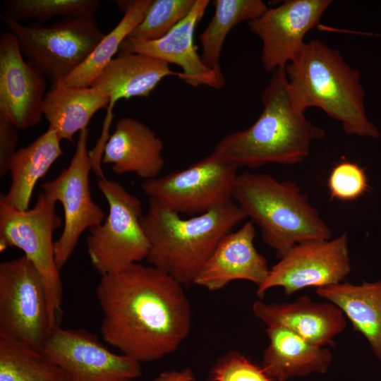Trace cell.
<instances>
[{"instance_id":"obj_8","label":"cell","mask_w":381,"mask_h":381,"mask_svg":"<svg viewBox=\"0 0 381 381\" xmlns=\"http://www.w3.org/2000/svg\"><path fill=\"white\" fill-rule=\"evenodd\" d=\"M56 202L41 191L35 205L20 211L0 202V250L16 247L35 266L45 286L54 327L62 313L63 288L53 234L61 225Z\"/></svg>"},{"instance_id":"obj_15","label":"cell","mask_w":381,"mask_h":381,"mask_svg":"<svg viewBox=\"0 0 381 381\" xmlns=\"http://www.w3.org/2000/svg\"><path fill=\"white\" fill-rule=\"evenodd\" d=\"M48 80L24 59L13 34L4 32L0 37V114L19 130L39 123Z\"/></svg>"},{"instance_id":"obj_20","label":"cell","mask_w":381,"mask_h":381,"mask_svg":"<svg viewBox=\"0 0 381 381\" xmlns=\"http://www.w3.org/2000/svg\"><path fill=\"white\" fill-rule=\"evenodd\" d=\"M169 64L140 53L119 52L104 68L91 86L102 90L110 99L107 119H112V108L121 99L146 97L165 77L181 78Z\"/></svg>"},{"instance_id":"obj_25","label":"cell","mask_w":381,"mask_h":381,"mask_svg":"<svg viewBox=\"0 0 381 381\" xmlns=\"http://www.w3.org/2000/svg\"><path fill=\"white\" fill-rule=\"evenodd\" d=\"M152 0L117 1L123 12L119 23L105 35L86 60L63 82L68 85L90 87L107 64L119 50L123 40L143 20Z\"/></svg>"},{"instance_id":"obj_19","label":"cell","mask_w":381,"mask_h":381,"mask_svg":"<svg viewBox=\"0 0 381 381\" xmlns=\"http://www.w3.org/2000/svg\"><path fill=\"white\" fill-rule=\"evenodd\" d=\"M164 143L146 124L131 117L117 121L104 146L102 163L116 174L135 173L144 181L158 177L164 168Z\"/></svg>"},{"instance_id":"obj_13","label":"cell","mask_w":381,"mask_h":381,"mask_svg":"<svg viewBox=\"0 0 381 381\" xmlns=\"http://www.w3.org/2000/svg\"><path fill=\"white\" fill-rule=\"evenodd\" d=\"M351 272L346 234L333 239L315 240L296 244L270 269L266 280L258 286L262 297L280 286L286 295L308 287H323L340 283Z\"/></svg>"},{"instance_id":"obj_26","label":"cell","mask_w":381,"mask_h":381,"mask_svg":"<svg viewBox=\"0 0 381 381\" xmlns=\"http://www.w3.org/2000/svg\"><path fill=\"white\" fill-rule=\"evenodd\" d=\"M212 4L214 14L199 35L202 48L200 56L205 66L222 74L219 60L227 35L241 22L259 17L268 7L261 0H215Z\"/></svg>"},{"instance_id":"obj_29","label":"cell","mask_w":381,"mask_h":381,"mask_svg":"<svg viewBox=\"0 0 381 381\" xmlns=\"http://www.w3.org/2000/svg\"><path fill=\"white\" fill-rule=\"evenodd\" d=\"M195 2V0H152L145 18L128 37L142 41L163 37L188 16Z\"/></svg>"},{"instance_id":"obj_21","label":"cell","mask_w":381,"mask_h":381,"mask_svg":"<svg viewBox=\"0 0 381 381\" xmlns=\"http://www.w3.org/2000/svg\"><path fill=\"white\" fill-rule=\"evenodd\" d=\"M266 333L270 343L262 367L276 381L327 372L333 356L326 346L313 345L280 326L267 327Z\"/></svg>"},{"instance_id":"obj_30","label":"cell","mask_w":381,"mask_h":381,"mask_svg":"<svg viewBox=\"0 0 381 381\" xmlns=\"http://www.w3.org/2000/svg\"><path fill=\"white\" fill-rule=\"evenodd\" d=\"M327 187L332 199L344 202L358 199L369 188L365 168L350 161L337 163L330 171Z\"/></svg>"},{"instance_id":"obj_16","label":"cell","mask_w":381,"mask_h":381,"mask_svg":"<svg viewBox=\"0 0 381 381\" xmlns=\"http://www.w3.org/2000/svg\"><path fill=\"white\" fill-rule=\"evenodd\" d=\"M210 3L195 0L188 16L163 37L152 41H142L126 37L119 52L144 54L182 69V77L188 85L197 87L207 85L219 90L226 84L223 74L212 71L202 63L194 44L195 28L202 18Z\"/></svg>"},{"instance_id":"obj_1","label":"cell","mask_w":381,"mask_h":381,"mask_svg":"<svg viewBox=\"0 0 381 381\" xmlns=\"http://www.w3.org/2000/svg\"><path fill=\"white\" fill-rule=\"evenodd\" d=\"M96 296L104 341L140 363L174 352L190 332L191 310L182 284L150 265L101 276Z\"/></svg>"},{"instance_id":"obj_28","label":"cell","mask_w":381,"mask_h":381,"mask_svg":"<svg viewBox=\"0 0 381 381\" xmlns=\"http://www.w3.org/2000/svg\"><path fill=\"white\" fill-rule=\"evenodd\" d=\"M100 4L98 0H6L2 15L18 23L34 20L42 24L56 17L94 16Z\"/></svg>"},{"instance_id":"obj_10","label":"cell","mask_w":381,"mask_h":381,"mask_svg":"<svg viewBox=\"0 0 381 381\" xmlns=\"http://www.w3.org/2000/svg\"><path fill=\"white\" fill-rule=\"evenodd\" d=\"M238 169L212 152L182 170L144 181L141 188L149 200L192 217L233 200Z\"/></svg>"},{"instance_id":"obj_7","label":"cell","mask_w":381,"mask_h":381,"mask_svg":"<svg viewBox=\"0 0 381 381\" xmlns=\"http://www.w3.org/2000/svg\"><path fill=\"white\" fill-rule=\"evenodd\" d=\"M97 187L109 212L102 223L88 229L85 241L92 266L104 276L146 259L149 244L141 225V200L105 176L99 179Z\"/></svg>"},{"instance_id":"obj_4","label":"cell","mask_w":381,"mask_h":381,"mask_svg":"<svg viewBox=\"0 0 381 381\" xmlns=\"http://www.w3.org/2000/svg\"><path fill=\"white\" fill-rule=\"evenodd\" d=\"M246 218L233 200L189 218L149 200L141 217L146 260L182 285L193 283L221 240Z\"/></svg>"},{"instance_id":"obj_31","label":"cell","mask_w":381,"mask_h":381,"mask_svg":"<svg viewBox=\"0 0 381 381\" xmlns=\"http://www.w3.org/2000/svg\"><path fill=\"white\" fill-rule=\"evenodd\" d=\"M210 381H276L261 366L238 352L219 358L210 372Z\"/></svg>"},{"instance_id":"obj_22","label":"cell","mask_w":381,"mask_h":381,"mask_svg":"<svg viewBox=\"0 0 381 381\" xmlns=\"http://www.w3.org/2000/svg\"><path fill=\"white\" fill-rule=\"evenodd\" d=\"M109 98L95 87H78L63 80L52 83L42 105V114L59 139L73 141L78 132L87 128L92 117L107 108Z\"/></svg>"},{"instance_id":"obj_11","label":"cell","mask_w":381,"mask_h":381,"mask_svg":"<svg viewBox=\"0 0 381 381\" xmlns=\"http://www.w3.org/2000/svg\"><path fill=\"white\" fill-rule=\"evenodd\" d=\"M88 135V128L79 133L69 165L42 185V191L56 202H61L64 209V229L54 243L59 270L70 258L84 231L104 219L103 210L91 198L89 174L92 163L87 150Z\"/></svg>"},{"instance_id":"obj_18","label":"cell","mask_w":381,"mask_h":381,"mask_svg":"<svg viewBox=\"0 0 381 381\" xmlns=\"http://www.w3.org/2000/svg\"><path fill=\"white\" fill-rule=\"evenodd\" d=\"M254 315L267 327L280 326L318 346H334V338L346 326L345 315L334 303H316L307 296L285 303L253 304Z\"/></svg>"},{"instance_id":"obj_2","label":"cell","mask_w":381,"mask_h":381,"mask_svg":"<svg viewBox=\"0 0 381 381\" xmlns=\"http://www.w3.org/2000/svg\"><path fill=\"white\" fill-rule=\"evenodd\" d=\"M284 70L296 111L304 113L309 107H318L340 122L348 135L379 137L365 112L360 72L344 61L339 49L312 40Z\"/></svg>"},{"instance_id":"obj_33","label":"cell","mask_w":381,"mask_h":381,"mask_svg":"<svg viewBox=\"0 0 381 381\" xmlns=\"http://www.w3.org/2000/svg\"><path fill=\"white\" fill-rule=\"evenodd\" d=\"M195 377L190 368L181 370L164 371L159 374L153 381H194Z\"/></svg>"},{"instance_id":"obj_9","label":"cell","mask_w":381,"mask_h":381,"mask_svg":"<svg viewBox=\"0 0 381 381\" xmlns=\"http://www.w3.org/2000/svg\"><path fill=\"white\" fill-rule=\"evenodd\" d=\"M54 328L40 274L25 256L0 264V337L41 351Z\"/></svg>"},{"instance_id":"obj_24","label":"cell","mask_w":381,"mask_h":381,"mask_svg":"<svg viewBox=\"0 0 381 381\" xmlns=\"http://www.w3.org/2000/svg\"><path fill=\"white\" fill-rule=\"evenodd\" d=\"M315 292L341 310L381 361V280L361 285L340 282Z\"/></svg>"},{"instance_id":"obj_5","label":"cell","mask_w":381,"mask_h":381,"mask_svg":"<svg viewBox=\"0 0 381 381\" xmlns=\"http://www.w3.org/2000/svg\"><path fill=\"white\" fill-rule=\"evenodd\" d=\"M232 200L279 258L296 244L330 238V229L293 182L244 172L237 176Z\"/></svg>"},{"instance_id":"obj_6","label":"cell","mask_w":381,"mask_h":381,"mask_svg":"<svg viewBox=\"0 0 381 381\" xmlns=\"http://www.w3.org/2000/svg\"><path fill=\"white\" fill-rule=\"evenodd\" d=\"M27 60L51 82L63 80L90 56L105 35L94 16L65 18L46 27L26 25L1 15Z\"/></svg>"},{"instance_id":"obj_17","label":"cell","mask_w":381,"mask_h":381,"mask_svg":"<svg viewBox=\"0 0 381 381\" xmlns=\"http://www.w3.org/2000/svg\"><path fill=\"white\" fill-rule=\"evenodd\" d=\"M255 229L248 221L226 234L202 267L193 284L210 291L224 288L234 280H247L260 286L270 269L265 258L254 246Z\"/></svg>"},{"instance_id":"obj_27","label":"cell","mask_w":381,"mask_h":381,"mask_svg":"<svg viewBox=\"0 0 381 381\" xmlns=\"http://www.w3.org/2000/svg\"><path fill=\"white\" fill-rule=\"evenodd\" d=\"M0 381H68L41 351L0 337Z\"/></svg>"},{"instance_id":"obj_3","label":"cell","mask_w":381,"mask_h":381,"mask_svg":"<svg viewBox=\"0 0 381 381\" xmlns=\"http://www.w3.org/2000/svg\"><path fill=\"white\" fill-rule=\"evenodd\" d=\"M261 99L263 109L254 123L224 136L213 152L238 168L301 163L325 132L293 107L284 68L273 72Z\"/></svg>"},{"instance_id":"obj_12","label":"cell","mask_w":381,"mask_h":381,"mask_svg":"<svg viewBox=\"0 0 381 381\" xmlns=\"http://www.w3.org/2000/svg\"><path fill=\"white\" fill-rule=\"evenodd\" d=\"M60 367L68 381H131L141 375L140 363L111 351L84 329H52L41 350Z\"/></svg>"},{"instance_id":"obj_23","label":"cell","mask_w":381,"mask_h":381,"mask_svg":"<svg viewBox=\"0 0 381 381\" xmlns=\"http://www.w3.org/2000/svg\"><path fill=\"white\" fill-rule=\"evenodd\" d=\"M60 141L56 131L49 126L31 143L17 150L9 167L11 183L0 202L20 211L29 209L37 181L63 155Z\"/></svg>"},{"instance_id":"obj_14","label":"cell","mask_w":381,"mask_h":381,"mask_svg":"<svg viewBox=\"0 0 381 381\" xmlns=\"http://www.w3.org/2000/svg\"><path fill=\"white\" fill-rule=\"evenodd\" d=\"M331 0H287L267 8L248 22L250 30L262 41L261 62L267 72L284 68L298 54L306 34L315 28Z\"/></svg>"},{"instance_id":"obj_32","label":"cell","mask_w":381,"mask_h":381,"mask_svg":"<svg viewBox=\"0 0 381 381\" xmlns=\"http://www.w3.org/2000/svg\"><path fill=\"white\" fill-rule=\"evenodd\" d=\"M17 127L4 115L0 114V177L8 171L11 160L16 153L19 140Z\"/></svg>"}]
</instances>
